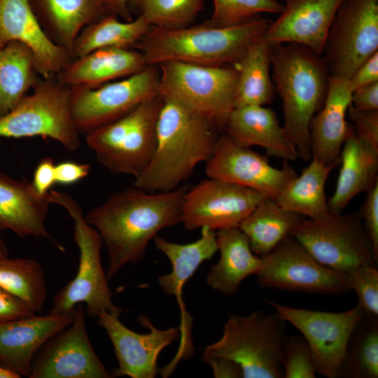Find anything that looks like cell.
<instances>
[{
	"label": "cell",
	"instance_id": "obj_47",
	"mask_svg": "<svg viewBox=\"0 0 378 378\" xmlns=\"http://www.w3.org/2000/svg\"><path fill=\"white\" fill-rule=\"evenodd\" d=\"M202 360L210 365L214 377H243L241 366L234 360L223 356H209Z\"/></svg>",
	"mask_w": 378,
	"mask_h": 378
},
{
	"label": "cell",
	"instance_id": "obj_35",
	"mask_svg": "<svg viewBox=\"0 0 378 378\" xmlns=\"http://www.w3.org/2000/svg\"><path fill=\"white\" fill-rule=\"evenodd\" d=\"M0 287L40 313L47 297L44 272L31 258H9L0 255Z\"/></svg>",
	"mask_w": 378,
	"mask_h": 378
},
{
	"label": "cell",
	"instance_id": "obj_23",
	"mask_svg": "<svg viewBox=\"0 0 378 378\" xmlns=\"http://www.w3.org/2000/svg\"><path fill=\"white\" fill-rule=\"evenodd\" d=\"M352 92L348 79L329 75L324 104L311 120L312 158L326 165L340 163L342 146L352 128L346 120Z\"/></svg>",
	"mask_w": 378,
	"mask_h": 378
},
{
	"label": "cell",
	"instance_id": "obj_3",
	"mask_svg": "<svg viewBox=\"0 0 378 378\" xmlns=\"http://www.w3.org/2000/svg\"><path fill=\"white\" fill-rule=\"evenodd\" d=\"M270 46L273 81L283 102V127L298 156L309 161V126L327 95L330 75L327 64L322 55L299 44Z\"/></svg>",
	"mask_w": 378,
	"mask_h": 378
},
{
	"label": "cell",
	"instance_id": "obj_30",
	"mask_svg": "<svg viewBox=\"0 0 378 378\" xmlns=\"http://www.w3.org/2000/svg\"><path fill=\"white\" fill-rule=\"evenodd\" d=\"M335 168L312 158L300 176L292 178L275 199L284 209L314 220H323L330 214L325 187Z\"/></svg>",
	"mask_w": 378,
	"mask_h": 378
},
{
	"label": "cell",
	"instance_id": "obj_1",
	"mask_svg": "<svg viewBox=\"0 0 378 378\" xmlns=\"http://www.w3.org/2000/svg\"><path fill=\"white\" fill-rule=\"evenodd\" d=\"M188 188L182 186L151 193L134 186L111 195L84 216L106 246L108 279L125 265L141 261L149 242L160 231L181 223Z\"/></svg>",
	"mask_w": 378,
	"mask_h": 378
},
{
	"label": "cell",
	"instance_id": "obj_4",
	"mask_svg": "<svg viewBox=\"0 0 378 378\" xmlns=\"http://www.w3.org/2000/svg\"><path fill=\"white\" fill-rule=\"evenodd\" d=\"M271 21L260 15L239 25L217 27L206 21L176 29L152 27L134 46L147 65L180 61L204 66L234 65L263 38Z\"/></svg>",
	"mask_w": 378,
	"mask_h": 378
},
{
	"label": "cell",
	"instance_id": "obj_21",
	"mask_svg": "<svg viewBox=\"0 0 378 378\" xmlns=\"http://www.w3.org/2000/svg\"><path fill=\"white\" fill-rule=\"evenodd\" d=\"M20 41L33 51L36 71L43 78L55 76L71 59L45 34L28 0H0V50Z\"/></svg>",
	"mask_w": 378,
	"mask_h": 378
},
{
	"label": "cell",
	"instance_id": "obj_51",
	"mask_svg": "<svg viewBox=\"0 0 378 378\" xmlns=\"http://www.w3.org/2000/svg\"><path fill=\"white\" fill-rule=\"evenodd\" d=\"M0 255H8V250L4 241L0 237Z\"/></svg>",
	"mask_w": 378,
	"mask_h": 378
},
{
	"label": "cell",
	"instance_id": "obj_32",
	"mask_svg": "<svg viewBox=\"0 0 378 378\" xmlns=\"http://www.w3.org/2000/svg\"><path fill=\"white\" fill-rule=\"evenodd\" d=\"M270 46L262 38L234 64L238 70L234 108L265 106L272 102L276 89L270 74Z\"/></svg>",
	"mask_w": 378,
	"mask_h": 378
},
{
	"label": "cell",
	"instance_id": "obj_27",
	"mask_svg": "<svg viewBox=\"0 0 378 378\" xmlns=\"http://www.w3.org/2000/svg\"><path fill=\"white\" fill-rule=\"evenodd\" d=\"M28 3L46 36L72 59L80 31L106 14L96 0H28Z\"/></svg>",
	"mask_w": 378,
	"mask_h": 378
},
{
	"label": "cell",
	"instance_id": "obj_44",
	"mask_svg": "<svg viewBox=\"0 0 378 378\" xmlns=\"http://www.w3.org/2000/svg\"><path fill=\"white\" fill-rule=\"evenodd\" d=\"M90 165L74 161H63L55 164V183L68 186L83 179L90 173Z\"/></svg>",
	"mask_w": 378,
	"mask_h": 378
},
{
	"label": "cell",
	"instance_id": "obj_37",
	"mask_svg": "<svg viewBox=\"0 0 378 378\" xmlns=\"http://www.w3.org/2000/svg\"><path fill=\"white\" fill-rule=\"evenodd\" d=\"M204 0H130V10L152 27L176 29L191 25Z\"/></svg>",
	"mask_w": 378,
	"mask_h": 378
},
{
	"label": "cell",
	"instance_id": "obj_6",
	"mask_svg": "<svg viewBox=\"0 0 378 378\" xmlns=\"http://www.w3.org/2000/svg\"><path fill=\"white\" fill-rule=\"evenodd\" d=\"M158 94L225 130L234 108L238 70L234 65L204 66L180 61L159 64Z\"/></svg>",
	"mask_w": 378,
	"mask_h": 378
},
{
	"label": "cell",
	"instance_id": "obj_48",
	"mask_svg": "<svg viewBox=\"0 0 378 378\" xmlns=\"http://www.w3.org/2000/svg\"><path fill=\"white\" fill-rule=\"evenodd\" d=\"M351 104L358 110H378V82L355 90Z\"/></svg>",
	"mask_w": 378,
	"mask_h": 378
},
{
	"label": "cell",
	"instance_id": "obj_34",
	"mask_svg": "<svg viewBox=\"0 0 378 378\" xmlns=\"http://www.w3.org/2000/svg\"><path fill=\"white\" fill-rule=\"evenodd\" d=\"M151 28L141 16L130 21H120L116 15L105 14L80 31L74 41L73 59L104 48H131Z\"/></svg>",
	"mask_w": 378,
	"mask_h": 378
},
{
	"label": "cell",
	"instance_id": "obj_25",
	"mask_svg": "<svg viewBox=\"0 0 378 378\" xmlns=\"http://www.w3.org/2000/svg\"><path fill=\"white\" fill-rule=\"evenodd\" d=\"M51 204L49 192L41 195L27 180L0 172V232L10 230L21 237L52 240L45 225Z\"/></svg>",
	"mask_w": 378,
	"mask_h": 378
},
{
	"label": "cell",
	"instance_id": "obj_18",
	"mask_svg": "<svg viewBox=\"0 0 378 378\" xmlns=\"http://www.w3.org/2000/svg\"><path fill=\"white\" fill-rule=\"evenodd\" d=\"M120 315L104 311L97 316L98 324L106 332L114 348L118 367L113 377L154 378L159 370L157 360L161 351L180 337L178 328L160 330L145 316L139 321L149 330L137 333L127 328L119 319Z\"/></svg>",
	"mask_w": 378,
	"mask_h": 378
},
{
	"label": "cell",
	"instance_id": "obj_20",
	"mask_svg": "<svg viewBox=\"0 0 378 378\" xmlns=\"http://www.w3.org/2000/svg\"><path fill=\"white\" fill-rule=\"evenodd\" d=\"M201 237L189 244H176L156 235L153 240L155 248L170 260L172 271L158 277V283L164 293L174 295L180 307L181 323L179 348L192 347L191 327L192 318L186 309L183 299V289L186 281L194 274L199 266L211 259L218 251L216 233L202 227Z\"/></svg>",
	"mask_w": 378,
	"mask_h": 378
},
{
	"label": "cell",
	"instance_id": "obj_17",
	"mask_svg": "<svg viewBox=\"0 0 378 378\" xmlns=\"http://www.w3.org/2000/svg\"><path fill=\"white\" fill-rule=\"evenodd\" d=\"M205 172L208 178L247 187L274 199L297 176L288 161L282 168H276L270 164L267 155L239 145L225 132L218 137L213 154L206 162Z\"/></svg>",
	"mask_w": 378,
	"mask_h": 378
},
{
	"label": "cell",
	"instance_id": "obj_9",
	"mask_svg": "<svg viewBox=\"0 0 378 378\" xmlns=\"http://www.w3.org/2000/svg\"><path fill=\"white\" fill-rule=\"evenodd\" d=\"M32 89L0 118V136H42L57 141L67 150H77L79 133L71 115L70 88L52 76L39 78Z\"/></svg>",
	"mask_w": 378,
	"mask_h": 378
},
{
	"label": "cell",
	"instance_id": "obj_15",
	"mask_svg": "<svg viewBox=\"0 0 378 378\" xmlns=\"http://www.w3.org/2000/svg\"><path fill=\"white\" fill-rule=\"evenodd\" d=\"M265 197L255 190L208 178L187 190L181 222L189 230L238 227Z\"/></svg>",
	"mask_w": 378,
	"mask_h": 378
},
{
	"label": "cell",
	"instance_id": "obj_10",
	"mask_svg": "<svg viewBox=\"0 0 378 378\" xmlns=\"http://www.w3.org/2000/svg\"><path fill=\"white\" fill-rule=\"evenodd\" d=\"M322 265L346 274L362 265H377L371 241L360 215L331 211L323 220L302 218L290 234Z\"/></svg>",
	"mask_w": 378,
	"mask_h": 378
},
{
	"label": "cell",
	"instance_id": "obj_46",
	"mask_svg": "<svg viewBox=\"0 0 378 378\" xmlns=\"http://www.w3.org/2000/svg\"><path fill=\"white\" fill-rule=\"evenodd\" d=\"M348 80L352 92L378 82V51L370 56Z\"/></svg>",
	"mask_w": 378,
	"mask_h": 378
},
{
	"label": "cell",
	"instance_id": "obj_41",
	"mask_svg": "<svg viewBox=\"0 0 378 378\" xmlns=\"http://www.w3.org/2000/svg\"><path fill=\"white\" fill-rule=\"evenodd\" d=\"M347 113L355 133L378 150V110H358L351 104Z\"/></svg>",
	"mask_w": 378,
	"mask_h": 378
},
{
	"label": "cell",
	"instance_id": "obj_43",
	"mask_svg": "<svg viewBox=\"0 0 378 378\" xmlns=\"http://www.w3.org/2000/svg\"><path fill=\"white\" fill-rule=\"evenodd\" d=\"M36 314L25 302L0 287V323Z\"/></svg>",
	"mask_w": 378,
	"mask_h": 378
},
{
	"label": "cell",
	"instance_id": "obj_12",
	"mask_svg": "<svg viewBox=\"0 0 378 378\" xmlns=\"http://www.w3.org/2000/svg\"><path fill=\"white\" fill-rule=\"evenodd\" d=\"M260 257L255 275L261 287L328 295L351 290L345 274L320 263L290 235Z\"/></svg>",
	"mask_w": 378,
	"mask_h": 378
},
{
	"label": "cell",
	"instance_id": "obj_16",
	"mask_svg": "<svg viewBox=\"0 0 378 378\" xmlns=\"http://www.w3.org/2000/svg\"><path fill=\"white\" fill-rule=\"evenodd\" d=\"M88 335L83 304L72 322L50 337L34 358L29 378H109Z\"/></svg>",
	"mask_w": 378,
	"mask_h": 378
},
{
	"label": "cell",
	"instance_id": "obj_13",
	"mask_svg": "<svg viewBox=\"0 0 378 378\" xmlns=\"http://www.w3.org/2000/svg\"><path fill=\"white\" fill-rule=\"evenodd\" d=\"M378 51V0H344L329 31L323 53L329 74L349 79Z\"/></svg>",
	"mask_w": 378,
	"mask_h": 378
},
{
	"label": "cell",
	"instance_id": "obj_33",
	"mask_svg": "<svg viewBox=\"0 0 378 378\" xmlns=\"http://www.w3.org/2000/svg\"><path fill=\"white\" fill-rule=\"evenodd\" d=\"M31 49L12 41L0 50V118L11 111L39 79Z\"/></svg>",
	"mask_w": 378,
	"mask_h": 378
},
{
	"label": "cell",
	"instance_id": "obj_42",
	"mask_svg": "<svg viewBox=\"0 0 378 378\" xmlns=\"http://www.w3.org/2000/svg\"><path fill=\"white\" fill-rule=\"evenodd\" d=\"M360 217L371 241L375 260H378V182L367 192Z\"/></svg>",
	"mask_w": 378,
	"mask_h": 378
},
{
	"label": "cell",
	"instance_id": "obj_8",
	"mask_svg": "<svg viewBox=\"0 0 378 378\" xmlns=\"http://www.w3.org/2000/svg\"><path fill=\"white\" fill-rule=\"evenodd\" d=\"M285 323L276 312L230 315L222 337L205 347L202 358L232 359L241 366L244 378H282L280 356L288 337Z\"/></svg>",
	"mask_w": 378,
	"mask_h": 378
},
{
	"label": "cell",
	"instance_id": "obj_24",
	"mask_svg": "<svg viewBox=\"0 0 378 378\" xmlns=\"http://www.w3.org/2000/svg\"><path fill=\"white\" fill-rule=\"evenodd\" d=\"M147 66L143 54L138 50L108 47L72 59L55 77L69 88H94L108 81L134 75Z\"/></svg>",
	"mask_w": 378,
	"mask_h": 378
},
{
	"label": "cell",
	"instance_id": "obj_36",
	"mask_svg": "<svg viewBox=\"0 0 378 378\" xmlns=\"http://www.w3.org/2000/svg\"><path fill=\"white\" fill-rule=\"evenodd\" d=\"M340 377H378V318L363 316L349 340Z\"/></svg>",
	"mask_w": 378,
	"mask_h": 378
},
{
	"label": "cell",
	"instance_id": "obj_31",
	"mask_svg": "<svg viewBox=\"0 0 378 378\" xmlns=\"http://www.w3.org/2000/svg\"><path fill=\"white\" fill-rule=\"evenodd\" d=\"M302 219V216L281 207L275 199L265 197L238 227L247 236L252 251L264 256L289 236Z\"/></svg>",
	"mask_w": 378,
	"mask_h": 378
},
{
	"label": "cell",
	"instance_id": "obj_50",
	"mask_svg": "<svg viewBox=\"0 0 378 378\" xmlns=\"http://www.w3.org/2000/svg\"><path fill=\"white\" fill-rule=\"evenodd\" d=\"M21 377L17 373L6 368L0 363V378H19Z\"/></svg>",
	"mask_w": 378,
	"mask_h": 378
},
{
	"label": "cell",
	"instance_id": "obj_5",
	"mask_svg": "<svg viewBox=\"0 0 378 378\" xmlns=\"http://www.w3.org/2000/svg\"><path fill=\"white\" fill-rule=\"evenodd\" d=\"M52 204L64 207L74 220V240L79 249V264L75 277L55 296L50 313L74 314L78 304H85L88 316L97 318L104 312L121 314L113 304L106 274L101 262L103 240L97 230L85 220L78 202L69 194L50 190Z\"/></svg>",
	"mask_w": 378,
	"mask_h": 378
},
{
	"label": "cell",
	"instance_id": "obj_19",
	"mask_svg": "<svg viewBox=\"0 0 378 378\" xmlns=\"http://www.w3.org/2000/svg\"><path fill=\"white\" fill-rule=\"evenodd\" d=\"M344 0H284L278 18L263 36L269 45L296 43L323 55L337 13Z\"/></svg>",
	"mask_w": 378,
	"mask_h": 378
},
{
	"label": "cell",
	"instance_id": "obj_22",
	"mask_svg": "<svg viewBox=\"0 0 378 378\" xmlns=\"http://www.w3.org/2000/svg\"><path fill=\"white\" fill-rule=\"evenodd\" d=\"M74 316L50 313L0 323V363L20 377H29L40 349L68 326Z\"/></svg>",
	"mask_w": 378,
	"mask_h": 378
},
{
	"label": "cell",
	"instance_id": "obj_28",
	"mask_svg": "<svg viewBox=\"0 0 378 378\" xmlns=\"http://www.w3.org/2000/svg\"><path fill=\"white\" fill-rule=\"evenodd\" d=\"M341 168L335 191L328 200L332 212L342 213L357 195L378 182V150L351 129L340 153Z\"/></svg>",
	"mask_w": 378,
	"mask_h": 378
},
{
	"label": "cell",
	"instance_id": "obj_38",
	"mask_svg": "<svg viewBox=\"0 0 378 378\" xmlns=\"http://www.w3.org/2000/svg\"><path fill=\"white\" fill-rule=\"evenodd\" d=\"M214 12L206 22L214 27H229L245 23L262 13H280L276 0H213Z\"/></svg>",
	"mask_w": 378,
	"mask_h": 378
},
{
	"label": "cell",
	"instance_id": "obj_14",
	"mask_svg": "<svg viewBox=\"0 0 378 378\" xmlns=\"http://www.w3.org/2000/svg\"><path fill=\"white\" fill-rule=\"evenodd\" d=\"M267 302L282 320L302 333L311 349L316 373L328 378L340 377L349 340L363 316L360 307L327 312Z\"/></svg>",
	"mask_w": 378,
	"mask_h": 378
},
{
	"label": "cell",
	"instance_id": "obj_49",
	"mask_svg": "<svg viewBox=\"0 0 378 378\" xmlns=\"http://www.w3.org/2000/svg\"><path fill=\"white\" fill-rule=\"evenodd\" d=\"M106 14H112L122 18L124 21L132 20L130 10V0H96Z\"/></svg>",
	"mask_w": 378,
	"mask_h": 378
},
{
	"label": "cell",
	"instance_id": "obj_40",
	"mask_svg": "<svg viewBox=\"0 0 378 378\" xmlns=\"http://www.w3.org/2000/svg\"><path fill=\"white\" fill-rule=\"evenodd\" d=\"M350 289L358 297V305L363 314L378 318V270L377 265H362L346 274Z\"/></svg>",
	"mask_w": 378,
	"mask_h": 378
},
{
	"label": "cell",
	"instance_id": "obj_2",
	"mask_svg": "<svg viewBox=\"0 0 378 378\" xmlns=\"http://www.w3.org/2000/svg\"><path fill=\"white\" fill-rule=\"evenodd\" d=\"M216 131L205 117L164 99L154 155L134 186L151 193L176 190L211 158L218 137Z\"/></svg>",
	"mask_w": 378,
	"mask_h": 378
},
{
	"label": "cell",
	"instance_id": "obj_39",
	"mask_svg": "<svg viewBox=\"0 0 378 378\" xmlns=\"http://www.w3.org/2000/svg\"><path fill=\"white\" fill-rule=\"evenodd\" d=\"M280 363L286 378H315L316 371L309 346L302 335L287 337Z\"/></svg>",
	"mask_w": 378,
	"mask_h": 378
},
{
	"label": "cell",
	"instance_id": "obj_7",
	"mask_svg": "<svg viewBox=\"0 0 378 378\" xmlns=\"http://www.w3.org/2000/svg\"><path fill=\"white\" fill-rule=\"evenodd\" d=\"M163 102L161 96H154L120 118L88 132L86 144L98 162L112 174L137 177L154 155Z\"/></svg>",
	"mask_w": 378,
	"mask_h": 378
},
{
	"label": "cell",
	"instance_id": "obj_26",
	"mask_svg": "<svg viewBox=\"0 0 378 378\" xmlns=\"http://www.w3.org/2000/svg\"><path fill=\"white\" fill-rule=\"evenodd\" d=\"M224 131L241 146L263 148L267 156L288 162L299 157L295 146L279 125L276 112L265 106L234 108Z\"/></svg>",
	"mask_w": 378,
	"mask_h": 378
},
{
	"label": "cell",
	"instance_id": "obj_29",
	"mask_svg": "<svg viewBox=\"0 0 378 378\" xmlns=\"http://www.w3.org/2000/svg\"><path fill=\"white\" fill-rule=\"evenodd\" d=\"M216 233L220 258L210 267L206 282L213 289L232 295L244 279L258 273L262 258L252 251L247 236L239 227Z\"/></svg>",
	"mask_w": 378,
	"mask_h": 378
},
{
	"label": "cell",
	"instance_id": "obj_45",
	"mask_svg": "<svg viewBox=\"0 0 378 378\" xmlns=\"http://www.w3.org/2000/svg\"><path fill=\"white\" fill-rule=\"evenodd\" d=\"M55 168L54 160L50 157L43 158L38 163L31 182L38 193L41 195L48 193L52 186L55 183Z\"/></svg>",
	"mask_w": 378,
	"mask_h": 378
},
{
	"label": "cell",
	"instance_id": "obj_11",
	"mask_svg": "<svg viewBox=\"0 0 378 378\" xmlns=\"http://www.w3.org/2000/svg\"><path fill=\"white\" fill-rule=\"evenodd\" d=\"M160 71L157 65L125 79L99 87L70 88V111L79 134L110 123L142 102L158 95Z\"/></svg>",
	"mask_w": 378,
	"mask_h": 378
}]
</instances>
